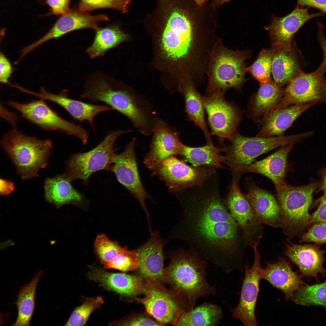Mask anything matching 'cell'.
<instances>
[{"instance_id": "30bf717a", "label": "cell", "mask_w": 326, "mask_h": 326, "mask_svg": "<svg viewBox=\"0 0 326 326\" xmlns=\"http://www.w3.org/2000/svg\"><path fill=\"white\" fill-rule=\"evenodd\" d=\"M225 93L216 91L202 96L211 134L222 144L226 139L231 141L238 133L243 112L233 102L225 100Z\"/></svg>"}, {"instance_id": "d6a6232c", "label": "cell", "mask_w": 326, "mask_h": 326, "mask_svg": "<svg viewBox=\"0 0 326 326\" xmlns=\"http://www.w3.org/2000/svg\"><path fill=\"white\" fill-rule=\"evenodd\" d=\"M44 273L40 270L28 283L20 288L15 304L18 309L15 321L12 326L30 325L35 306V293L38 282Z\"/></svg>"}, {"instance_id": "836d02e7", "label": "cell", "mask_w": 326, "mask_h": 326, "mask_svg": "<svg viewBox=\"0 0 326 326\" xmlns=\"http://www.w3.org/2000/svg\"><path fill=\"white\" fill-rule=\"evenodd\" d=\"M94 31L93 41L86 51L92 59L104 56L107 51L115 47L127 38V35L116 25L98 27Z\"/></svg>"}, {"instance_id": "e575fe53", "label": "cell", "mask_w": 326, "mask_h": 326, "mask_svg": "<svg viewBox=\"0 0 326 326\" xmlns=\"http://www.w3.org/2000/svg\"><path fill=\"white\" fill-rule=\"evenodd\" d=\"M222 318L220 308L215 305L205 303L182 313L175 323L177 326H216Z\"/></svg>"}, {"instance_id": "8992f818", "label": "cell", "mask_w": 326, "mask_h": 326, "mask_svg": "<svg viewBox=\"0 0 326 326\" xmlns=\"http://www.w3.org/2000/svg\"><path fill=\"white\" fill-rule=\"evenodd\" d=\"M320 181H314L305 185L295 186L287 184L276 191V199L282 217L281 227L284 234L291 239L301 234L309 226V210L312 195Z\"/></svg>"}, {"instance_id": "5b68a950", "label": "cell", "mask_w": 326, "mask_h": 326, "mask_svg": "<svg viewBox=\"0 0 326 326\" xmlns=\"http://www.w3.org/2000/svg\"><path fill=\"white\" fill-rule=\"evenodd\" d=\"M246 50L227 48L220 39L210 56L206 73V94L216 91L224 92L231 88L241 90L246 81L248 69L245 61L249 56Z\"/></svg>"}, {"instance_id": "2e32d148", "label": "cell", "mask_w": 326, "mask_h": 326, "mask_svg": "<svg viewBox=\"0 0 326 326\" xmlns=\"http://www.w3.org/2000/svg\"><path fill=\"white\" fill-rule=\"evenodd\" d=\"M308 10V8L297 6L284 17H279L272 14L270 24L265 28L269 32L274 49H290L292 39L299 30L310 19L323 15L321 12L310 14Z\"/></svg>"}, {"instance_id": "b9f144b4", "label": "cell", "mask_w": 326, "mask_h": 326, "mask_svg": "<svg viewBox=\"0 0 326 326\" xmlns=\"http://www.w3.org/2000/svg\"><path fill=\"white\" fill-rule=\"evenodd\" d=\"M299 238V243L313 242L318 245L326 244V222H318L312 225Z\"/></svg>"}, {"instance_id": "681fc988", "label": "cell", "mask_w": 326, "mask_h": 326, "mask_svg": "<svg viewBox=\"0 0 326 326\" xmlns=\"http://www.w3.org/2000/svg\"><path fill=\"white\" fill-rule=\"evenodd\" d=\"M15 189V185L13 182L3 178H0V193L1 195H5L10 194Z\"/></svg>"}, {"instance_id": "ba28073f", "label": "cell", "mask_w": 326, "mask_h": 326, "mask_svg": "<svg viewBox=\"0 0 326 326\" xmlns=\"http://www.w3.org/2000/svg\"><path fill=\"white\" fill-rule=\"evenodd\" d=\"M131 132L130 129L110 131L103 140L91 150L72 155L66 162L62 175L70 182L79 179L87 184L94 173L101 170L109 171L116 154L115 141L121 135Z\"/></svg>"}, {"instance_id": "9a60e30c", "label": "cell", "mask_w": 326, "mask_h": 326, "mask_svg": "<svg viewBox=\"0 0 326 326\" xmlns=\"http://www.w3.org/2000/svg\"><path fill=\"white\" fill-rule=\"evenodd\" d=\"M152 134L150 149L143 162L147 168L153 171L165 159L178 155L184 144L180 139L179 133L159 117H155L153 120Z\"/></svg>"}, {"instance_id": "8fae6325", "label": "cell", "mask_w": 326, "mask_h": 326, "mask_svg": "<svg viewBox=\"0 0 326 326\" xmlns=\"http://www.w3.org/2000/svg\"><path fill=\"white\" fill-rule=\"evenodd\" d=\"M44 101L39 99L26 103L10 101L7 104L19 112L22 117L43 129L58 131L74 136L86 144L89 137L88 130L80 124L61 117Z\"/></svg>"}, {"instance_id": "d4e9b609", "label": "cell", "mask_w": 326, "mask_h": 326, "mask_svg": "<svg viewBox=\"0 0 326 326\" xmlns=\"http://www.w3.org/2000/svg\"><path fill=\"white\" fill-rule=\"evenodd\" d=\"M318 104L312 102L294 104L273 111L260 122L262 125L256 136L267 137L283 136L300 115Z\"/></svg>"}, {"instance_id": "ab89813d", "label": "cell", "mask_w": 326, "mask_h": 326, "mask_svg": "<svg viewBox=\"0 0 326 326\" xmlns=\"http://www.w3.org/2000/svg\"><path fill=\"white\" fill-rule=\"evenodd\" d=\"M139 262L138 254L136 250H130L124 247L121 252L104 265L106 269L126 272L138 268Z\"/></svg>"}, {"instance_id": "277c9868", "label": "cell", "mask_w": 326, "mask_h": 326, "mask_svg": "<svg viewBox=\"0 0 326 326\" xmlns=\"http://www.w3.org/2000/svg\"><path fill=\"white\" fill-rule=\"evenodd\" d=\"M1 143L24 180L39 176V170L47 165L52 148L50 140H40L16 129L5 134Z\"/></svg>"}, {"instance_id": "6da1fadb", "label": "cell", "mask_w": 326, "mask_h": 326, "mask_svg": "<svg viewBox=\"0 0 326 326\" xmlns=\"http://www.w3.org/2000/svg\"><path fill=\"white\" fill-rule=\"evenodd\" d=\"M210 180L196 187L181 200L183 213L171 237L183 240L189 248L215 260H229L237 250L238 225Z\"/></svg>"}, {"instance_id": "1f68e13d", "label": "cell", "mask_w": 326, "mask_h": 326, "mask_svg": "<svg viewBox=\"0 0 326 326\" xmlns=\"http://www.w3.org/2000/svg\"><path fill=\"white\" fill-rule=\"evenodd\" d=\"M224 151V148L215 147L213 143H207L200 147H192L184 145L178 155L182 161L188 162L192 166L199 167L207 166L215 168H222V163H226L225 156L220 153Z\"/></svg>"}, {"instance_id": "f35d334b", "label": "cell", "mask_w": 326, "mask_h": 326, "mask_svg": "<svg viewBox=\"0 0 326 326\" xmlns=\"http://www.w3.org/2000/svg\"><path fill=\"white\" fill-rule=\"evenodd\" d=\"M124 248L120 245L118 242L110 239L104 234L98 235L94 244V252L104 265L121 252Z\"/></svg>"}, {"instance_id": "7a4b0ae2", "label": "cell", "mask_w": 326, "mask_h": 326, "mask_svg": "<svg viewBox=\"0 0 326 326\" xmlns=\"http://www.w3.org/2000/svg\"><path fill=\"white\" fill-rule=\"evenodd\" d=\"M80 97L102 102L125 116L143 135L152 134L156 111L144 97L122 86L113 78L99 74L86 82Z\"/></svg>"}, {"instance_id": "9c48e42d", "label": "cell", "mask_w": 326, "mask_h": 326, "mask_svg": "<svg viewBox=\"0 0 326 326\" xmlns=\"http://www.w3.org/2000/svg\"><path fill=\"white\" fill-rule=\"evenodd\" d=\"M215 169L207 166H189L172 156L163 160L152 174L163 181L171 193H177L203 185L215 176Z\"/></svg>"}, {"instance_id": "7dc6e473", "label": "cell", "mask_w": 326, "mask_h": 326, "mask_svg": "<svg viewBox=\"0 0 326 326\" xmlns=\"http://www.w3.org/2000/svg\"><path fill=\"white\" fill-rule=\"evenodd\" d=\"M319 174L321 179L320 181V184L318 191H323V194L322 196L312 202L310 207L311 209L318 205L321 200L326 198V167L321 169Z\"/></svg>"}, {"instance_id": "ac0fdd59", "label": "cell", "mask_w": 326, "mask_h": 326, "mask_svg": "<svg viewBox=\"0 0 326 326\" xmlns=\"http://www.w3.org/2000/svg\"><path fill=\"white\" fill-rule=\"evenodd\" d=\"M239 174L233 173L229 193L224 200L230 213L241 229L244 237L250 238L260 224L257 220L250 202L242 193L238 184Z\"/></svg>"}, {"instance_id": "e0dca14e", "label": "cell", "mask_w": 326, "mask_h": 326, "mask_svg": "<svg viewBox=\"0 0 326 326\" xmlns=\"http://www.w3.org/2000/svg\"><path fill=\"white\" fill-rule=\"evenodd\" d=\"M108 20L107 17L104 14L92 15L78 10H70L62 15L43 37L27 46L26 50L30 52L48 40L58 39L75 30L90 28L94 30L98 27L99 22Z\"/></svg>"}, {"instance_id": "60d3db41", "label": "cell", "mask_w": 326, "mask_h": 326, "mask_svg": "<svg viewBox=\"0 0 326 326\" xmlns=\"http://www.w3.org/2000/svg\"><path fill=\"white\" fill-rule=\"evenodd\" d=\"M132 0H80L78 10L88 12L96 9L110 8L123 13L128 11L127 8Z\"/></svg>"}, {"instance_id": "5bb4252c", "label": "cell", "mask_w": 326, "mask_h": 326, "mask_svg": "<svg viewBox=\"0 0 326 326\" xmlns=\"http://www.w3.org/2000/svg\"><path fill=\"white\" fill-rule=\"evenodd\" d=\"M136 140V138H133L122 152L115 154L109 171L136 198L145 212L148 223H150V215L145 203L149 197L142 184L138 171L135 152Z\"/></svg>"}, {"instance_id": "816d5d0a", "label": "cell", "mask_w": 326, "mask_h": 326, "mask_svg": "<svg viewBox=\"0 0 326 326\" xmlns=\"http://www.w3.org/2000/svg\"><path fill=\"white\" fill-rule=\"evenodd\" d=\"M231 0H214L213 5L216 7L219 6Z\"/></svg>"}, {"instance_id": "7bdbcfd3", "label": "cell", "mask_w": 326, "mask_h": 326, "mask_svg": "<svg viewBox=\"0 0 326 326\" xmlns=\"http://www.w3.org/2000/svg\"><path fill=\"white\" fill-rule=\"evenodd\" d=\"M111 325L124 326H161L164 325L156 320L149 318L140 316L127 321H115Z\"/></svg>"}, {"instance_id": "f1b7e54d", "label": "cell", "mask_w": 326, "mask_h": 326, "mask_svg": "<svg viewBox=\"0 0 326 326\" xmlns=\"http://www.w3.org/2000/svg\"><path fill=\"white\" fill-rule=\"evenodd\" d=\"M274 49L271 73L274 81L282 87L303 71L305 63L302 58H299L292 47L288 50Z\"/></svg>"}, {"instance_id": "db71d44e", "label": "cell", "mask_w": 326, "mask_h": 326, "mask_svg": "<svg viewBox=\"0 0 326 326\" xmlns=\"http://www.w3.org/2000/svg\"><path fill=\"white\" fill-rule=\"evenodd\" d=\"M325 281H326V280Z\"/></svg>"}, {"instance_id": "ffe728a7", "label": "cell", "mask_w": 326, "mask_h": 326, "mask_svg": "<svg viewBox=\"0 0 326 326\" xmlns=\"http://www.w3.org/2000/svg\"><path fill=\"white\" fill-rule=\"evenodd\" d=\"M165 243L158 232H152L147 241L135 249L139 255V272L151 282L158 281L164 276L163 248Z\"/></svg>"}, {"instance_id": "c3c4849f", "label": "cell", "mask_w": 326, "mask_h": 326, "mask_svg": "<svg viewBox=\"0 0 326 326\" xmlns=\"http://www.w3.org/2000/svg\"><path fill=\"white\" fill-rule=\"evenodd\" d=\"M297 5L316 8L326 14V0H297Z\"/></svg>"}, {"instance_id": "7c38bea8", "label": "cell", "mask_w": 326, "mask_h": 326, "mask_svg": "<svg viewBox=\"0 0 326 326\" xmlns=\"http://www.w3.org/2000/svg\"><path fill=\"white\" fill-rule=\"evenodd\" d=\"M326 72L324 59L314 71L301 72L287 84L283 96L272 111L291 105L312 102L326 105Z\"/></svg>"}, {"instance_id": "f907efd6", "label": "cell", "mask_w": 326, "mask_h": 326, "mask_svg": "<svg viewBox=\"0 0 326 326\" xmlns=\"http://www.w3.org/2000/svg\"><path fill=\"white\" fill-rule=\"evenodd\" d=\"M318 26L317 37L322 50L323 54V59L324 60L326 63V37L324 34V27L319 22H318Z\"/></svg>"}, {"instance_id": "603a6c76", "label": "cell", "mask_w": 326, "mask_h": 326, "mask_svg": "<svg viewBox=\"0 0 326 326\" xmlns=\"http://www.w3.org/2000/svg\"><path fill=\"white\" fill-rule=\"evenodd\" d=\"M285 254L298 267L302 274L308 277L318 279L319 273L324 275L326 270L323 267L326 249L318 245H299L289 242L286 245Z\"/></svg>"}, {"instance_id": "f5cc1de1", "label": "cell", "mask_w": 326, "mask_h": 326, "mask_svg": "<svg viewBox=\"0 0 326 326\" xmlns=\"http://www.w3.org/2000/svg\"><path fill=\"white\" fill-rule=\"evenodd\" d=\"M196 3L198 5H201L205 4V2L207 0H194Z\"/></svg>"}, {"instance_id": "484cf974", "label": "cell", "mask_w": 326, "mask_h": 326, "mask_svg": "<svg viewBox=\"0 0 326 326\" xmlns=\"http://www.w3.org/2000/svg\"><path fill=\"white\" fill-rule=\"evenodd\" d=\"M88 276L108 289L125 296L137 295L144 292L145 289L140 278L125 273H111L93 267Z\"/></svg>"}, {"instance_id": "52a82bcc", "label": "cell", "mask_w": 326, "mask_h": 326, "mask_svg": "<svg viewBox=\"0 0 326 326\" xmlns=\"http://www.w3.org/2000/svg\"><path fill=\"white\" fill-rule=\"evenodd\" d=\"M312 131L297 134L262 137H249L237 133L231 145L223 147L225 163L232 171L254 161L255 158L278 147L295 144L313 135Z\"/></svg>"}, {"instance_id": "f6af8a7d", "label": "cell", "mask_w": 326, "mask_h": 326, "mask_svg": "<svg viewBox=\"0 0 326 326\" xmlns=\"http://www.w3.org/2000/svg\"><path fill=\"white\" fill-rule=\"evenodd\" d=\"M70 0H46L51 13L56 15H62L70 10Z\"/></svg>"}, {"instance_id": "f546056e", "label": "cell", "mask_w": 326, "mask_h": 326, "mask_svg": "<svg viewBox=\"0 0 326 326\" xmlns=\"http://www.w3.org/2000/svg\"><path fill=\"white\" fill-rule=\"evenodd\" d=\"M196 85L188 79L183 80L180 85V89L184 99L186 116L189 121L203 131L207 143H213L205 122L202 96L197 90Z\"/></svg>"}, {"instance_id": "4316f807", "label": "cell", "mask_w": 326, "mask_h": 326, "mask_svg": "<svg viewBox=\"0 0 326 326\" xmlns=\"http://www.w3.org/2000/svg\"><path fill=\"white\" fill-rule=\"evenodd\" d=\"M261 279L282 291L286 301L301 286L306 285L301 276L292 270L289 262L281 257L275 263H267L262 272Z\"/></svg>"}, {"instance_id": "44dd1931", "label": "cell", "mask_w": 326, "mask_h": 326, "mask_svg": "<svg viewBox=\"0 0 326 326\" xmlns=\"http://www.w3.org/2000/svg\"><path fill=\"white\" fill-rule=\"evenodd\" d=\"M293 145L290 144L282 146L267 158L259 161H254L232 172L240 174L251 172L262 174L272 181L276 191L279 190L287 184L285 179L287 157Z\"/></svg>"}, {"instance_id": "4dcf8cb0", "label": "cell", "mask_w": 326, "mask_h": 326, "mask_svg": "<svg viewBox=\"0 0 326 326\" xmlns=\"http://www.w3.org/2000/svg\"><path fill=\"white\" fill-rule=\"evenodd\" d=\"M70 182L62 175L47 178L43 187L46 200L57 207L82 202V195L73 187Z\"/></svg>"}, {"instance_id": "7402d4cb", "label": "cell", "mask_w": 326, "mask_h": 326, "mask_svg": "<svg viewBox=\"0 0 326 326\" xmlns=\"http://www.w3.org/2000/svg\"><path fill=\"white\" fill-rule=\"evenodd\" d=\"M145 296L136 298L144 306L145 310L155 319L164 325L174 324L183 312L178 302L169 293L159 288H145Z\"/></svg>"}, {"instance_id": "8d00e7d4", "label": "cell", "mask_w": 326, "mask_h": 326, "mask_svg": "<svg viewBox=\"0 0 326 326\" xmlns=\"http://www.w3.org/2000/svg\"><path fill=\"white\" fill-rule=\"evenodd\" d=\"M275 50L263 49L254 62L248 68V72L260 83L271 81V65Z\"/></svg>"}, {"instance_id": "bcb514c9", "label": "cell", "mask_w": 326, "mask_h": 326, "mask_svg": "<svg viewBox=\"0 0 326 326\" xmlns=\"http://www.w3.org/2000/svg\"><path fill=\"white\" fill-rule=\"evenodd\" d=\"M326 222V198L319 203L316 210L310 215L309 226L318 222Z\"/></svg>"}, {"instance_id": "d6986e66", "label": "cell", "mask_w": 326, "mask_h": 326, "mask_svg": "<svg viewBox=\"0 0 326 326\" xmlns=\"http://www.w3.org/2000/svg\"><path fill=\"white\" fill-rule=\"evenodd\" d=\"M27 94L33 95L44 100L53 102L64 109L75 121L88 122L94 129V118L99 113L112 108L107 105H97L88 103L69 98L68 91L62 90L59 93L55 94L48 91L44 87L40 88L39 92L28 90Z\"/></svg>"}, {"instance_id": "83f0119b", "label": "cell", "mask_w": 326, "mask_h": 326, "mask_svg": "<svg viewBox=\"0 0 326 326\" xmlns=\"http://www.w3.org/2000/svg\"><path fill=\"white\" fill-rule=\"evenodd\" d=\"M284 92L285 89L274 81L260 83L258 91L249 101L248 116L256 122H261L273 110Z\"/></svg>"}, {"instance_id": "cb8c5ba5", "label": "cell", "mask_w": 326, "mask_h": 326, "mask_svg": "<svg viewBox=\"0 0 326 326\" xmlns=\"http://www.w3.org/2000/svg\"><path fill=\"white\" fill-rule=\"evenodd\" d=\"M246 197L258 221L275 228L281 227L282 217L276 199L271 193L251 184Z\"/></svg>"}, {"instance_id": "3957f363", "label": "cell", "mask_w": 326, "mask_h": 326, "mask_svg": "<svg viewBox=\"0 0 326 326\" xmlns=\"http://www.w3.org/2000/svg\"><path fill=\"white\" fill-rule=\"evenodd\" d=\"M171 256L167 276L176 289L187 299L191 309L197 299L215 292L206 277V263L194 251L189 248L168 252Z\"/></svg>"}, {"instance_id": "4fadbf2b", "label": "cell", "mask_w": 326, "mask_h": 326, "mask_svg": "<svg viewBox=\"0 0 326 326\" xmlns=\"http://www.w3.org/2000/svg\"><path fill=\"white\" fill-rule=\"evenodd\" d=\"M259 241L251 242L255 258L251 268L245 266V274L238 305L232 309V316L245 326H257L255 308L259 291V283L263 270L260 264V256L257 249Z\"/></svg>"}, {"instance_id": "74e56055", "label": "cell", "mask_w": 326, "mask_h": 326, "mask_svg": "<svg viewBox=\"0 0 326 326\" xmlns=\"http://www.w3.org/2000/svg\"><path fill=\"white\" fill-rule=\"evenodd\" d=\"M104 302L103 298L100 296L86 299L80 305L74 309L64 325H85L91 314Z\"/></svg>"}, {"instance_id": "ee69618b", "label": "cell", "mask_w": 326, "mask_h": 326, "mask_svg": "<svg viewBox=\"0 0 326 326\" xmlns=\"http://www.w3.org/2000/svg\"><path fill=\"white\" fill-rule=\"evenodd\" d=\"M12 68L10 61L1 52L0 53V82L9 85V81L12 73Z\"/></svg>"}, {"instance_id": "d590c367", "label": "cell", "mask_w": 326, "mask_h": 326, "mask_svg": "<svg viewBox=\"0 0 326 326\" xmlns=\"http://www.w3.org/2000/svg\"><path fill=\"white\" fill-rule=\"evenodd\" d=\"M291 298L297 304L318 305L326 308V281L312 285H302Z\"/></svg>"}]
</instances>
